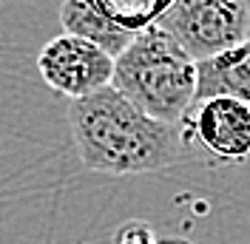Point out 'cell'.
<instances>
[{
  "label": "cell",
  "instance_id": "1",
  "mask_svg": "<svg viewBox=\"0 0 250 244\" xmlns=\"http://www.w3.org/2000/svg\"><path fill=\"white\" fill-rule=\"evenodd\" d=\"M68 128L83 165L111 176L171 168L190 159L196 148L185 125L145 114L114 85L71 100Z\"/></svg>",
  "mask_w": 250,
  "mask_h": 244
},
{
  "label": "cell",
  "instance_id": "2",
  "mask_svg": "<svg viewBox=\"0 0 250 244\" xmlns=\"http://www.w3.org/2000/svg\"><path fill=\"white\" fill-rule=\"evenodd\" d=\"M114 88L156 120L182 125L199 94V62L159 26L137 31L117 57Z\"/></svg>",
  "mask_w": 250,
  "mask_h": 244
},
{
  "label": "cell",
  "instance_id": "3",
  "mask_svg": "<svg viewBox=\"0 0 250 244\" xmlns=\"http://www.w3.org/2000/svg\"><path fill=\"white\" fill-rule=\"evenodd\" d=\"M156 26L202 62L248 40L250 9L245 0H173Z\"/></svg>",
  "mask_w": 250,
  "mask_h": 244
},
{
  "label": "cell",
  "instance_id": "4",
  "mask_svg": "<svg viewBox=\"0 0 250 244\" xmlns=\"http://www.w3.org/2000/svg\"><path fill=\"white\" fill-rule=\"evenodd\" d=\"M40 77L48 88H54L62 97H88L114 82L117 57H111L105 48L94 46L83 37L62 34L43 46L37 57Z\"/></svg>",
  "mask_w": 250,
  "mask_h": 244
},
{
  "label": "cell",
  "instance_id": "5",
  "mask_svg": "<svg viewBox=\"0 0 250 244\" xmlns=\"http://www.w3.org/2000/svg\"><path fill=\"white\" fill-rule=\"evenodd\" d=\"M182 125L190 142L213 162L239 165L250 159V102L233 97L196 100Z\"/></svg>",
  "mask_w": 250,
  "mask_h": 244
},
{
  "label": "cell",
  "instance_id": "6",
  "mask_svg": "<svg viewBox=\"0 0 250 244\" xmlns=\"http://www.w3.org/2000/svg\"><path fill=\"white\" fill-rule=\"evenodd\" d=\"M60 26L65 34L83 37L94 46L105 48L111 57H120L137 37V31L120 26L97 0H62Z\"/></svg>",
  "mask_w": 250,
  "mask_h": 244
},
{
  "label": "cell",
  "instance_id": "7",
  "mask_svg": "<svg viewBox=\"0 0 250 244\" xmlns=\"http://www.w3.org/2000/svg\"><path fill=\"white\" fill-rule=\"evenodd\" d=\"M208 97H233L250 102V37L213 60L199 62L196 100H208Z\"/></svg>",
  "mask_w": 250,
  "mask_h": 244
},
{
  "label": "cell",
  "instance_id": "8",
  "mask_svg": "<svg viewBox=\"0 0 250 244\" xmlns=\"http://www.w3.org/2000/svg\"><path fill=\"white\" fill-rule=\"evenodd\" d=\"M120 26L131 31H142L156 26V20L165 15L173 0H97Z\"/></svg>",
  "mask_w": 250,
  "mask_h": 244
},
{
  "label": "cell",
  "instance_id": "9",
  "mask_svg": "<svg viewBox=\"0 0 250 244\" xmlns=\"http://www.w3.org/2000/svg\"><path fill=\"white\" fill-rule=\"evenodd\" d=\"M159 242L162 239H156L154 230L148 224H140V222H131V224L120 227L117 236H114V244H159Z\"/></svg>",
  "mask_w": 250,
  "mask_h": 244
},
{
  "label": "cell",
  "instance_id": "10",
  "mask_svg": "<svg viewBox=\"0 0 250 244\" xmlns=\"http://www.w3.org/2000/svg\"><path fill=\"white\" fill-rule=\"evenodd\" d=\"M159 244H193V242H185V239H162Z\"/></svg>",
  "mask_w": 250,
  "mask_h": 244
}]
</instances>
